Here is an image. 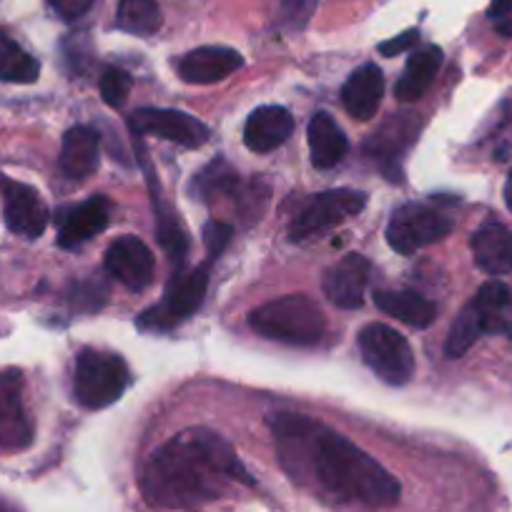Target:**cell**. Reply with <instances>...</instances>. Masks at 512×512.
<instances>
[{"label": "cell", "instance_id": "1", "mask_svg": "<svg viewBox=\"0 0 512 512\" xmlns=\"http://www.w3.org/2000/svg\"><path fill=\"white\" fill-rule=\"evenodd\" d=\"M269 422L279 462L294 482L339 505L369 510L397 505L402 495L397 477L342 432L294 412H279Z\"/></svg>", "mask_w": 512, "mask_h": 512}, {"label": "cell", "instance_id": "2", "mask_svg": "<svg viewBox=\"0 0 512 512\" xmlns=\"http://www.w3.org/2000/svg\"><path fill=\"white\" fill-rule=\"evenodd\" d=\"M239 482L251 485V477L234 447L204 427H191L164 442L141 472L146 502L164 510H191L221 500Z\"/></svg>", "mask_w": 512, "mask_h": 512}, {"label": "cell", "instance_id": "3", "mask_svg": "<svg viewBox=\"0 0 512 512\" xmlns=\"http://www.w3.org/2000/svg\"><path fill=\"white\" fill-rule=\"evenodd\" d=\"M249 327L274 342L312 347L327 332V319L314 299L304 294H289L256 307L249 314Z\"/></svg>", "mask_w": 512, "mask_h": 512}, {"label": "cell", "instance_id": "4", "mask_svg": "<svg viewBox=\"0 0 512 512\" xmlns=\"http://www.w3.org/2000/svg\"><path fill=\"white\" fill-rule=\"evenodd\" d=\"M131 372L123 357L101 349H81L73 372V395L86 410H106L123 397Z\"/></svg>", "mask_w": 512, "mask_h": 512}, {"label": "cell", "instance_id": "5", "mask_svg": "<svg viewBox=\"0 0 512 512\" xmlns=\"http://www.w3.org/2000/svg\"><path fill=\"white\" fill-rule=\"evenodd\" d=\"M216 259L206 256V262L199 264L194 269H176V274L171 277L169 287H166L164 299H161L156 307L146 309L139 317V327L144 332H171L174 327H179L181 322L191 317V314L199 312V307L204 304L206 289H209L211 279V267H214Z\"/></svg>", "mask_w": 512, "mask_h": 512}, {"label": "cell", "instance_id": "6", "mask_svg": "<svg viewBox=\"0 0 512 512\" xmlns=\"http://www.w3.org/2000/svg\"><path fill=\"white\" fill-rule=\"evenodd\" d=\"M359 352L364 364L387 384H407L415 374V352L397 329L387 324H367L359 332Z\"/></svg>", "mask_w": 512, "mask_h": 512}, {"label": "cell", "instance_id": "7", "mask_svg": "<svg viewBox=\"0 0 512 512\" xmlns=\"http://www.w3.org/2000/svg\"><path fill=\"white\" fill-rule=\"evenodd\" d=\"M452 219L425 204H402L387 224V244L402 256H410L452 231Z\"/></svg>", "mask_w": 512, "mask_h": 512}, {"label": "cell", "instance_id": "8", "mask_svg": "<svg viewBox=\"0 0 512 512\" xmlns=\"http://www.w3.org/2000/svg\"><path fill=\"white\" fill-rule=\"evenodd\" d=\"M367 206V196L354 189H334L317 194L289 224V239L304 241L314 234L342 224L349 216H357Z\"/></svg>", "mask_w": 512, "mask_h": 512}, {"label": "cell", "instance_id": "9", "mask_svg": "<svg viewBox=\"0 0 512 512\" xmlns=\"http://www.w3.org/2000/svg\"><path fill=\"white\" fill-rule=\"evenodd\" d=\"M128 126L134 134L156 136L184 149H199L211 136L206 123L174 108H139L128 116Z\"/></svg>", "mask_w": 512, "mask_h": 512}, {"label": "cell", "instance_id": "10", "mask_svg": "<svg viewBox=\"0 0 512 512\" xmlns=\"http://www.w3.org/2000/svg\"><path fill=\"white\" fill-rule=\"evenodd\" d=\"M108 277L116 279L128 292H146L154 284L156 259L139 236H118L103 259Z\"/></svg>", "mask_w": 512, "mask_h": 512}, {"label": "cell", "instance_id": "11", "mask_svg": "<svg viewBox=\"0 0 512 512\" xmlns=\"http://www.w3.org/2000/svg\"><path fill=\"white\" fill-rule=\"evenodd\" d=\"M33 442V422L23 405L21 369L0 372V450L18 452Z\"/></svg>", "mask_w": 512, "mask_h": 512}, {"label": "cell", "instance_id": "12", "mask_svg": "<svg viewBox=\"0 0 512 512\" xmlns=\"http://www.w3.org/2000/svg\"><path fill=\"white\" fill-rule=\"evenodd\" d=\"M111 221V201L106 196H91L81 204L63 206L56 214L58 246L61 249H78L93 236L101 234Z\"/></svg>", "mask_w": 512, "mask_h": 512}, {"label": "cell", "instance_id": "13", "mask_svg": "<svg viewBox=\"0 0 512 512\" xmlns=\"http://www.w3.org/2000/svg\"><path fill=\"white\" fill-rule=\"evenodd\" d=\"M3 216H6V224L13 234L26 236V239H38V236L46 231L48 219V206L41 199L36 189L26 184H18V181L3 179Z\"/></svg>", "mask_w": 512, "mask_h": 512}, {"label": "cell", "instance_id": "14", "mask_svg": "<svg viewBox=\"0 0 512 512\" xmlns=\"http://www.w3.org/2000/svg\"><path fill=\"white\" fill-rule=\"evenodd\" d=\"M372 264L362 254H347L324 272L322 289L334 307L359 309L364 304V289L369 284Z\"/></svg>", "mask_w": 512, "mask_h": 512}, {"label": "cell", "instance_id": "15", "mask_svg": "<svg viewBox=\"0 0 512 512\" xmlns=\"http://www.w3.org/2000/svg\"><path fill=\"white\" fill-rule=\"evenodd\" d=\"M244 66V58L239 51L226 46H204L189 51L179 61V76L186 83L194 86H209V83H219L229 78L231 73L239 71Z\"/></svg>", "mask_w": 512, "mask_h": 512}, {"label": "cell", "instance_id": "16", "mask_svg": "<svg viewBox=\"0 0 512 512\" xmlns=\"http://www.w3.org/2000/svg\"><path fill=\"white\" fill-rule=\"evenodd\" d=\"M294 134V116L284 106H259L249 113L244 126V144L254 154H269L287 144Z\"/></svg>", "mask_w": 512, "mask_h": 512}, {"label": "cell", "instance_id": "17", "mask_svg": "<svg viewBox=\"0 0 512 512\" xmlns=\"http://www.w3.org/2000/svg\"><path fill=\"white\" fill-rule=\"evenodd\" d=\"M384 96V76L374 63H364L362 68L347 78L342 86V103L349 116L367 121L377 113Z\"/></svg>", "mask_w": 512, "mask_h": 512}, {"label": "cell", "instance_id": "18", "mask_svg": "<svg viewBox=\"0 0 512 512\" xmlns=\"http://www.w3.org/2000/svg\"><path fill=\"white\" fill-rule=\"evenodd\" d=\"M98 156L101 151H98L96 131L91 126H73L63 136L58 166H61L63 176L83 181L98 169Z\"/></svg>", "mask_w": 512, "mask_h": 512}, {"label": "cell", "instance_id": "19", "mask_svg": "<svg viewBox=\"0 0 512 512\" xmlns=\"http://www.w3.org/2000/svg\"><path fill=\"white\" fill-rule=\"evenodd\" d=\"M307 141L312 164L317 169H332L339 161H344L349 151L347 136L329 113H314L307 128Z\"/></svg>", "mask_w": 512, "mask_h": 512}, {"label": "cell", "instance_id": "20", "mask_svg": "<svg viewBox=\"0 0 512 512\" xmlns=\"http://www.w3.org/2000/svg\"><path fill=\"white\" fill-rule=\"evenodd\" d=\"M472 254L482 272L505 274L512 269V231L500 224H487L472 236Z\"/></svg>", "mask_w": 512, "mask_h": 512}, {"label": "cell", "instance_id": "21", "mask_svg": "<svg viewBox=\"0 0 512 512\" xmlns=\"http://www.w3.org/2000/svg\"><path fill=\"white\" fill-rule=\"evenodd\" d=\"M374 304L384 314L397 317L400 322L410 324L415 329H427L437 317V307L422 294L410 292V289H382L374 294Z\"/></svg>", "mask_w": 512, "mask_h": 512}, {"label": "cell", "instance_id": "22", "mask_svg": "<svg viewBox=\"0 0 512 512\" xmlns=\"http://www.w3.org/2000/svg\"><path fill=\"white\" fill-rule=\"evenodd\" d=\"M442 66V48L440 46H425L422 51H417L415 56H410L405 71H402L400 81H397L395 93L400 101L410 103L417 101L427 93V88L435 81L437 71Z\"/></svg>", "mask_w": 512, "mask_h": 512}, {"label": "cell", "instance_id": "23", "mask_svg": "<svg viewBox=\"0 0 512 512\" xmlns=\"http://www.w3.org/2000/svg\"><path fill=\"white\" fill-rule=\"evenodd\" d=\"M482 317L485 334H512V289L502 282H487L472 299Z\"/></svg>", "mask_w": 512, "mask_h": 512}, {"label": "cell", "instance_id": "24", "mask_svg": "<svg viewBox=\"0 0 512 512\" xmlns=\"http://www.w3.org/2000/svg\"><path fill=\"white\" fill-rule=\"evenodd\" d=\"M154 209H156V236H159V244L164 246V251L169 254L171 262H176V267L181 269V264H184L191 246L189 231H186L179 211L171 209L169 204L159 201L156 196H154Z\"/></svg>", "mask_w": 512, "mask_h": 512}, {"label": "cell", "instance_id": "25", "mask_svg": "<svg viewBox=\"0 0 512 512\" xmlns=\"http://www.w3.org/2000/svg\"><path fill=\"white\" fill-rule=\"evenodd\" d=\"M164 23L156 0H121L116 11V26L134 36H151Z\"/></svg>", "mask_w": 512, "mask_h": 512}, {"label": "cell", "instance_id": "26", "mask_svg": "<svg viewBox=\"0 0 512 512\" xmlns=\"http://www.w3.org/2000/svg\"><path fill=\"white\" fill-rule=\"evenodd\" d=\"M41 63L23 51L16 41L0 33V78L8 83H33L38 81Z\"/></svg>", "mask_w": 512, "mask_h": 512}, {"label": "cell", "instance_id": "27", "mask_svg": "<svg viewBox=\"0 0 512 512\" xmlns=\"http://www.w3.org/2000/svg\"><path fill=\"white\" fill-rule=\"evenodd\" d=\"M239 189V174L221 159L211 161V164L206 166L204 171H199V174L194 176V181H191V194L199 196V199H209V196L216 194H229L236 199Z\"/></svg>", "mask_w": 512, "mask_h": 512}, {"label": "cell", "instance_id": "28", "mask_svg": "<svg viewBox=\"0 0 512 512\" xmlns=\"http://www.w3.org/2000/svg\"><path fill=\"white\" fill-rule=\"evenodd\" d=\"M482 334H485L482 317H480V312L475 309V304L470 302L465 309H462L460 317L455 319V324H452L450 337H447V342H445V354L450 359L462 357V354H465L467 349H470L472 344L482 337Z\"/></svg>", "mask_w": 512, "mask_h": 512}, {"label": "cell", "instance_id": "29", "mask_svg": "<svg viewBox=\"0 0 512 512\" xmlns=\"http://www.w3.org/2000/svg\"><path fill=\"white\" fill-rule=\"evenodd\" d=\"M131 76L123 68L108 66L103 68L101 78H98V91H101L103 101L111 108H121L126 103L128 93H131Z\"/></svg>", "mask_w": 512, "mask_h": 512}, {"label": "cell", "instance_id": "30", "mask_svg": "<svg viewBox=\"0 0 512 512\" xmlns=\"http://www.w3.org/2000/svg\"><path fill=\"white\" fill-rule=\"evenodd\" d=\"M317 6L319 0H282V6H279L282 26L289 28V31H302L309 18L314 16Z\"/></svg>", "mask_w": 512, "mask_h": 512}, {"label": "cell", "instance_id": "31", "mask_svg": "<svg viewBox=\"0 0 512 512\" xmlns=\"http://www.w3.org/2000/svg\"><path fill=\"white\" fill-rule=\"evenodd\" d=\"M108 289L103 287L98 279H91V282H83L73 287L71 302L76 309H86V312H93V309H101V304L106 302Z\"/></svg>", "mask_w": 512, "mask_h": 512}, {"label": "cell", "instance_id": "32", "mask_svg": "<svg viewBox=\"0 0 512 512\" xmlns=\"http://www.w3.org/2000/svg\"><path fill=\"white\" fill-rule=\"evenodd\" d=\"M231 236H234V226L224 224V221H209V224L204 226L206 256H211V259H219L221 251L229 246Z\"/></svg>", "mask_w": 512, "mask_h": 512}, {"label": "cell", "instance_id": "33", "mask_svg": "<svg viewBox=\"0 0 512 512\" xmlns=\"http://www.w3.org/2000/svg\"><path fill=\"white\" fill-rule=\"evenodd\" d=\"M48 3L63 21H78V18L91 11L96 0H48Z\"/></svg>", "mask_w": 512, "mask_h": 512}, {"label": "cell", "instance_id": "34", "mask_svg": "<svg viewBox=\"0 0 512 512\" xmlns=\"http://www.w3.org/2000/svg\"><path fill=\"white\" fill-rule=\"evenodd\" d=\"M417 41H420V31H415V28H412V31H405L402 36H395V38H390V41L379 43V53L387 58L400 56V53L410 51L412 46H417Z\"/></svg>", "mask_w": 512, "mask_h": 512}, {"label": "cell", "instance_id": "35", "mask_svg": "<svg viewBox=\"0 0 512 512\" xmlns=\"http://www.w3.org/2000/svg\"><path fill=\"white\" fill-rule=\"evenodd\" d=\"M510 11H512V0H492L490 3L492 18H505Z\"/></svg>", "mask_w": 512, "mask_h": 512}, {"label": "cell", "instance_id": "36", "mask_svg": "<svg viewBox=\"0 0 512 512\" xmlns=\"http://www.w3.org/2000/svg\"><path fill=\"white\" fill-rule=\"evenodd\" d=\"M505 204H507V209L512 211V171L505 181Z\"/></svg>", "mask_w": 512, "mask_h": 512}, {"label": "cell", "instance_id": "37", "mask_svg": "<svg viewBox=\"0 0 512 512\" xmlns=\"http://www.w3.org/2000/svg\"><path fill=\"white\" fill-rule=\"evenodd\" d=\"M0 512H16V510H13L11 505H6V502H0Z\"/></svg>", "mask_w": 512, "mask_h": 512}, {"label": "cell", "instance_id": "38", "mask_svg": "<svg viewBox=\"0 0 512 512\" xmlns=\"http://www.w3.org/2000/svg\"><path fill=\"white\" fill-rule=\"evenodd\" d=\"M507 111H510V113H507V116H510V121H512V103H510V108H507Z\"/></svg>", "mask_w": 512, "mask_h": 512}]
</instances>
